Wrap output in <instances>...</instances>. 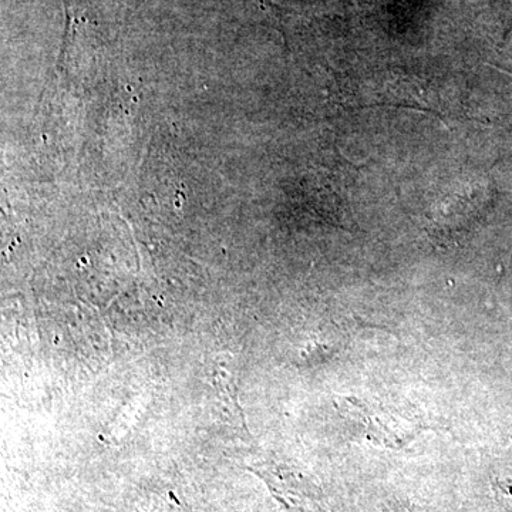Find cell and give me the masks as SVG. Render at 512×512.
<instances>
[{"label":"cell","mask_w":512,"mask_h":512,"mask_svg":"<svg viewBox=\"0 0 512 512\" xmlns=\"http://www.w3.org/2000/svg\"><path fill=\"white\" fill-rule=\"evenodd\" d=\"M343 413L348 420H359L363 436L384 447L400 448L416 439L420 431L427 429V424L407 407L396 404L365 402L356 397H348L343 406Z\"/></svg>","instance_id":"cell-1"}]
</instances>
